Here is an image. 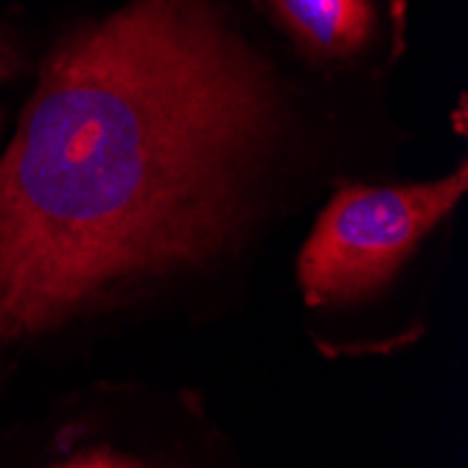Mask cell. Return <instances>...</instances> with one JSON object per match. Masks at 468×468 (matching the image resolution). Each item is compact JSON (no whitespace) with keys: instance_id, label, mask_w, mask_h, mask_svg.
<instances>
[{"instance_id":"1","label":"cell","mask_w":468,"mask_h":468,"mask_svg":"<svg viewBox=\"0 0 468 468\" xmlns=\"http://www.w3.org/2000/svg\"><path fill=\"white\" fill-rule=\"evenodd\" d=\"M275 110L210 0H135L62 39L0 160V348L222 250Z\"/></svg>"},{"instance_id":"2","label":"cell","mask_w":468,"mask_h":468,"mask_svg":"<svg viewBox=\"0 0 468 468\" xmlns=\"http://www.w3.org/2000/svg\"><path fill=\"white\" fill-rule=\"evenodd\" d=\"M468 188V165L446 180L404 188L346 186L317 219L297 264L312 306L354 303L378 292Z\"/></svg>"},{"instance_id":"3","label":"cell","mask_w":468,"mask_h":468,"mask_svg":"<svg viewBox=\"0 0 468 468\" xmlns=\"http://www.w3.org/2000/svg\"><path fill=\"white\" fill-rule=\"evenodd\" d=\"M292 39L317 59H354L376 37V0H267Z\"/></svg>"},{"instance_id":"4","label":"cell","mask_w":468,"mask_h":468,"mask_svg":"<svg viewBox=\"0 0 468 468\" xmlns=\"http://www.w3.org/2000/svg\"><path fill=\"white\" fill-rule=\"evenodd\" d=\"M0 73H4V62H0Z\"/></svg>"}]
</instances>
